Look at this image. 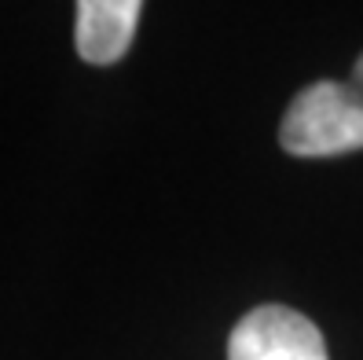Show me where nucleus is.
I'll use <instances>...</instances> for the list:
<instances>
[{
	"mask_svg": "<svg viewBox=\"0 0 363 360\" xmlns=\"http://www.w3.org/2000/svg\"><path fill=\"white\" fill-rule=\"evenodd\" d=\"M283 151L297 158H334L363 147V89L352 81H315L301 89L279 125Z\"/></svg>",
	"mask_w": 363,
	"mask_h": 360,
	"instance_id": "obj_1",
	"label": "nucleus"
},
{
	"mask_svg": "<svg viewBox=\"0 0 363 360\" xmlns=\"http://www.w3.org/2000/svg\"><path fill=\"white\" fill-rule=\"evenodd\" d=\"M228 360H330L319 327L286 305H257L235 324Z\"/></svg>",
	"mask_w": 363,
	"mask_h": 360,
	"instance_id": "obj_2",
	"label": "nucleus"
},
{
	"mask_svg": "<svg viewBox=\"0 0 363 360\" xmlns=\"http://www.w3.org/2000/svg\"><path fill=\"white\" fill-rule=\"evenodd\" d=\"M143 0H77L74 40L84 62L111 67L129 52L140 26Z\"/></svg>",
	"mask_w": 363,
	"mask_h": 360,
	"instance_id": "obj_3",
	"label": "nucleus"
},
{
	"mask_svg": "<svg viewBox=\"0 0 363 360\" xmlns=\"http://www.w3.org/2000/svg\"><path fill=\"white\" fill-rule=\"evenodd\" d=\"M352 84H356V89H363V55L356 59V67H352Z\"/></svg>",
	"mask_w": 363,
	"mask_h": 360,
	"instance_id": "obj_4",
	"label": "nucleus"
}]
</instances>
